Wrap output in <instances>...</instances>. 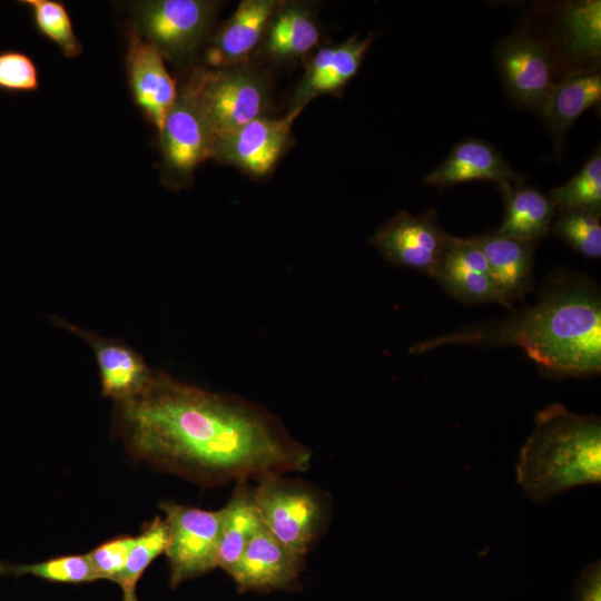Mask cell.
I'll list each match as a JSON object with an SVG mask.
<instances>
[{
    "mask_svg": "<svg viewBox=\"0 0 601 601\" xmlns=\"http://www.w3.org/2000/svg\"><path fill=\"white\" fill-rule=\"evenodd\" d=\"M114 425L129 453L199 483L263 480L308 467L311 452L256 406L155 371L115 403Z\"/></svg>",
    "mask_w": 601,
    "mask_h": 601,
    "instance_id": "obj_1",
    "label": "cell"
},
{
    "mask_svg": "<svg viewBox=\"0 0 601 601\" xmlns=\"http://www.w3.org/2000/svg\"><path fill=\"white\" fill-rule=\"evenodd\" d=\"M515 345L542 370L559 376H587L601 370V300L589 282L553 286L529 308L505 321L466 327L413 347Z\"/></svg>",
    "mask_w": 601,
    "mask_h": 601,
    "instance_id": "obj_2",
    "label": "cell"
},
{
    "mask_svg": "<svg viewBox=\"0 0 601 601\" xmlns=\"http://www.w3.org/2000/svg\"><path fill=\"white\" fill-rule=\"evenodd\" d=\"M516 480L524 494L542 501L601 480V422L552 404L535 416V428L521 449Z\"/></svg>",
    "mask_w": 601,
    "mask_h": 601,
    "instance_id": "obj_3",
    "label": "cell"
},
{
    "mask_svg": "<svg viewBox=\"0 0 601 601\" xmlns=\"http://www.w3.org/2000/svg\"><path fill=\"white\" fill-rule=\"evenodd\" d=\"M187 81L214 139L263 117L269 105L265 77L246 62L214 70L196 69Z\"/></svg>",
    "mask_w": 601,
    "mask_h": 601,
    "instance_id": "obj_4",
    "label": "cell"
},
{
    "mask_svg": "<svg viewBox=\"0 0 601 601\" xmlns=\"http://www.w3.org/2000/svg\"><path fill=\"white\" fill-rule=\"evenodd\" d=\"M218 2L145 0L130 2L131 27L175 63L190 59L209 37Z\"/></svg>",
    "mask_w": 601,
    "mask_h": 601,
    "instance_id": "obj_5",
    "label": "cell"
},
{
    "mask_svg": "<svg viewBox=\"0 0 601 601\" xmlns=\"http://www.w3.org/2000/svg\"><path fill=\"white\" fill-rule=\"evenodd\" d=\"M159 140L161 176L171 187L189 184L197 166L211 157L214 136L188 81L177 91Z\"/></svg>",
    "mask_w": 601,
    "mask_h": 601,
    "instance_id": "obj_6",
    "label": "cell"
},
{
    "mask_svg": "<svg viewBox=\"0 0 601 601\" xmlns=\"http://www.w3.org/2000/svg\"><path fill=\"white\" fill-rule=\"evenodd\" d=\"M161 508L169 534L165 553L169 560L171 587L217 568L224 509L206 511L177 504Z\"/></svg>",
    "mask_w": 601,
    "mask_h": 601,
    "instance_id": "obj_7",
    "label": "cell"
},
{
    "mask_svg": "<svg viewBox=\"0 0 601 601\" xmlns=\"http://www.w3.org/2000/svg\"><path fill=\"white\" fill-rule=\"evenodd\" d=\"M253 496L265 528L283 544L304 555L322 521L317 497L279 476L260 480Z\"/></svg>",
    "mask_w": 601,
    "mask_h": 601,
    "instance_id": "obj_8",
    "label": "cell"
},
{
    "mask_svg": "<svg viewBox=\"0 0 601 601\" xmlns=\"http://www.w3.org/2000/svg\"><path fill=\"white\" fill-rule=\"evenodd\" d=\"M450 236L439 225L435 209L418 216L402 210L375 230L371 245L392 265L434 276Z\"/></svg>",
    "mask_w": 601,
    "mask_h": 601,
    "instance_id": "obj_9",
    "label": "cell"
},
{
    "mask_svg": "<svg viewBox=\"0 0 601 601\" xmlns=\"http://www.w3.org/2000/svg\"><path fill=\"white\" fill-rule=\"evenodd\" d=\"M295 118H256L213 142L217 160L263 177L270 173L285 149Z\"/></svg>",
    "mask_w": 601,
    "mask_h": 601,
    "instance_id": "obj_10",
    "label": "cell"
},
{
    "mask_svg": "<svg viewBox=\"0 0 601 601\" xmlns=\"http://www.w3.org/2000/svg\"><path fill=\"white\" fill-rule=\"evenodd\" d=\"M126 68L132 99L159 136L176 100L177 85L161 53L131 26L128 30Z\"/></svg>",
    "mask_w": 601,
    "mask_h": 601,
    "instance_id": "obj_11",
    "label": "cell"
},
{
    "mask_svg": "<svg viewBox=\"0 0 601 601\" xmlns=\"http://www.w3.org/2000/svg\"><path fill=\"white\" fill-rule=\"evenodd\" d=\"M495 60L510 97L540 110L553 87V66L546 48L529 37H513L495 50Z\"/></svg>",
    "mask_w": 601,
    "mask_h": 601,
    "instance_id": "obj_12",
    "label": "cell"
},
{
    "mask_svg": "<svg viewBox=\"0 0 601 601\" xmlns=\"http://www.w3.org/2000/svg\"><path fill=\"white\" fill-rule=\"evenodd\" d=\"M52 319L57 326L76 334L92 348L105 397L115 403L127 400L140 392L152 377L155 370L124 341L100 336L59 317Z\"/></svg>",
    "mask_w": 601,
    "mask_h": 601,
    "instance_id": "obj_13",
    "label": "cell"
},
{
    "mask_svg": "<svg viewBox=\"0 0 601 601\" xmlns=\"http://www.w3.org/2000/svg\"><path fill=\"white\" fill-rule=\"evenodd\" d=\"M374 39L353 36L336 46L318 49L309 59L286 115L297 118L314 98L343 88L358 72Z\"/></svg>",
    "mask_w": 601,
    "mask_h": 601,
    "instance_id": "obj_14",
    "label": "cell"
},
{
    "mask_svg": "<svg viewBox=\"0 0 601 601\" xmlns=\"http://www.w3.org/2000/svg\"><path fill=\"white\" fill-rule=\"evenodd\" d=\"M279 4L276 0L242 1L233 16L208 39L206 62L215 69L246 62L264 38Z\"/></svg>",
    "mask_w": 601,
    "mask_h": 601,
    "instance_id": "obj_15",
    "label": "cell"
},
{
    "mask_svg": "<svg viewBox=\"0 0 601 601\" xmlns=\"http://www.w3.org/2000/svg\"><path fill=\"white\" fill-rule=\"evenodd\" d=\"M303 555L278 541L264 524L255 532L231 574L244 590L283 588L294 581Z\"/></svg>",
    "mask_w": 601,
    "mask_h": 601,
    "instance_id": "obj_16",
    "label": "cell"
},
{
    "mask_svg": "<svg viewBox=\"0 0 601 601\" xmlns=\"http://www.w3.org/2000/svg\"><path fill=\"white\" fill-rule=\"evenodd\" d=\"M433 277L463 302H496L502 305L486 258L473 237L450 236Z\"/></svg>",
    "mask_w": 601,
    "mask_h": 601,
    "instance_id": "obj_17",
    "label": "cell"
},
{
    "mask_svg": "<svg viewBox=\"0 0 601 601\" xmlns=\"http://www.w3.org/2000/svg\"><path fill=\"white\" fill-rule=\"evenodd\" d=\"M522 179L495 147L484 140L469 138L456 144L424 181L444 188L471 180H492L500 185L521 184Z\"/></svg>",
    "mask_w": 601,
    "mask_h": 601,
    "instance_id": "obj_18",
    "label": "cell"
},
{
    "mask_svg": "<svg viewBox=\"0 0 601 601\" xmlns=\"http://www.w3.org/2000/svg\"><path fill=\"white\" fill-rule=\"evenodd\" d=\"M484 254L502 305L512 308L531 285L535 242L496 231L473 237Z\"/></svg>",
    "mask_w": 601,
    "mask_h": 601,
    "instance_id": "obj_19",
    "label": "cell"
},
{
    "mask_svg": "<svg viewBox=\"0 0 601 601\" xmlns=\"http://www.w3.org/2000/svg\"><path fill=\"white\" fill-rule=\"evenodd\" d=\"M601 100V75L597 70H581L553 85L540 112L558 145L572 124Z\"/></svg>",
    "mask_w": 601,
    "mask_h": 601,
    "instance_id": "obj_20",
    "label": "cell"
},
{
    "mask_svg": "<svg viewBox=\"0 0 601 601\" xmlns=\"http://www.w3.org/2000/svg\"><path fill=\"white\" fill-rule=\"evenodd\" d=\"M319 36L308 3L280 2L264 35V52L274 60H290L312 50Z\"/></svg>",
    "mask_w": 601,
    "mask_h": 601,
    "instance_id": "obj_21",
    "label": "cell"
},
{
    "mask_svg": "<svg viewBox=\"0 0 601 601\" xmlns=\"http://www.w3.org/2000/svg\"><path fill=\"white\" fill-rule=\"evenodd\" d=\"M504 217L497 231L502 235L535 242L545 237L556 213L548 195L521 184H500Z\"/></svg>",
    "mask_w": 601,
    "mask_h": 601,
    "instance_id": "obj_22",
    "label": "cell"
},
{
    "mask_svg": "<svg viewBox=\"0 0 601 601\" xmlns=\"http://www.w3.org/2000/svg\"><path fill=\"white\" fill-rule=\"evenodd\" d=\"M223 509L224 521L217 564L231 575L249 540L263 522L253 493L246 487H237L228 504Z\"/></svg>",
    "mask_w": 601,
    "mask_h": 601,
    "instance_id": "obj_23",
    "label": "cell"
},
{
    "mask_svg": "<svg viewBox=\"0 0 601 601\" xmlns=\"http://www.w3.org/2000/svg\"><path fill=\"white\" fill-rule=\"evenodd\" d=\"M562 45L572 56L598 57L601 50V1L581 0L566 4L560 16Z\"/></svg>",
    "mask_w": 601,
    "mask_h": 601,
    "instance_id": "obj_24",
    "label": "cell"
},
{
    "mask_svg": "<svg viewBox=\"0 0 601 601\" xmlns=\"http://www.w3.org/2000/svg\"><path fill=\"white\" fill-rule=\"evenodd\" d=\"M548 197L556 213L582 210L593 214L601 211V154L595 150L568 183L551 189Z\"/></svg>",
    "mask_w": 601,
    "mask_h": 601,
    "instance_id": "obj_25",
    "label": "cell"
},
{
    "mask_svg": "<svg viewBox=\"0 0 601 601\" xmlns=\"http://www.w3.org/2000/svg\"><path fill=\"white\" fill-rule=\"evenodd\" d=\"M27 8L37 31L53 42L67 58L82 53V45L75 33L66 6L56 0H21Z\"/></svg>",
    "mask_w": 601,
    "mask_h": 601,
    "instance_id": "obj_26",
    "label": "cell"
},
{
    "mask_svg": "<svg viewBox=\"0 0 601 601\" xmlns=\"http://www.w3.org/2000/svg\"><path fill=\"white\" fill-rule=\"evenodd\" d=\"M0 575L13 578L32 575L62 583H83L98 580L87 554L65 555L30 564L1 562Z\"/></svg>",
    "mask_w": 601,
    "mask_h": 601,
    "instance_id": "obj_27",
    "label": "cell"
},
{
    "mask_svg": "<svg viewBox=\"0 0 601 601\" xmlns=\"http://www.w3.org/2000/svg\"><path fill=\"white\" fill-rule=\"evenodd\" d=\"M550 231L589 258L601 256L600 215L582 210L559 211Z\"/></svg>",
    "mask_w": 601,
    "mask_h": 601,
    "instance_id": "obj_28",
    "label": "cell"
},
{
    "mask_svg": "<svg viewBox=\"0 0 601 601\" xmlns=\"http://www.w3.org/2000/svg\"><path fill=\"white\" fill-rule=\"evenodd\" d=\"M168 539L167 524L160 518H156L135 538L126 566L116 582L124 593L136 591V584L144 571L159 554L166 551Z\"/></svg>",
    "mask_w": 601,
    "mask_h": 601,
    "instance_id": "obj_29",
    "label": "cell"
},
{
    "mask_svg": "<svg viewBox=\"0 0 601 601\" xmlns=\"http://www.w3.org/2000/svg\"><path fill=\"white\" fill-rule=\"evenodd\" d=\"M39 86V70L29 55L16 49L0 50V91L29 93Z\"/></svg>",
    "mask_w": 601,
    "mask_h": 601,
    "instance_id": "obj_30",
    "label": "cell"
},
{
    "mask_svg": "<svg viewBox=\"0 0 601 601\" xmlns=\"http://www.w3.org/2000/svg\"><path fill=\"white\" fill-rule=\"evenodd\" d=\"M134 543L135 538L132 536H119L87 553L98 580L118 581Z\"/></svg>",
    "mask_w": 601,
    "mask_h": 601,
    "instance_id": "obj_31",
    "label": "cell"
},
{
    "mask_svg": "<svg viewBox=\"0 0 601 601\" xmlns=\"http://www.w3.org/2000/svg\"><path fill=\"white\" fill-rule=\"evenodd\" d=\"M574 601H601V563L587 565L579 575Z\"/></svg>",
    "mask_w": 601,
    "mask_h": 601,
    "instance_id": "obj_32",
    "label": "cell"
},
{
    "mask_svg": "<svg viewBox=\"0 0 601 601\" xmlns=\"http://www.w3.org/2000/svg\"><path fill=\"white\" fill-rule=\"evenodd\" d=\"M124 601H138L136 597V591L124 593Z\"/></svg>",
    "mask_w": 601,
    "mask_h": 601,
    "instance_id": "obj_33",
    "label": "cell"
}]
</instances>
